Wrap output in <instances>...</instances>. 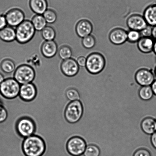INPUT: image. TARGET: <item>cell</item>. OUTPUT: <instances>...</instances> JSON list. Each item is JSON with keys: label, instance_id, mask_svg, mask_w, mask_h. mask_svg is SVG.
Wrapping results in <instances>:
<instances>
[{"label": "cell", "instance_id": "17", "mask_svg": "<svg viewBox=\"0 0 156 156\" xmlns=\"http://www.w3.org/2000/svg\"><path fill=\"white\" fill-rule=\"evenodd\" d=\"M154 42L152 37H142L137 42V46L141 52L147 54L153 51Z\"/></svg>", "mask_w": 156, "mask_h": 156}, {"label": "cell", "instance_id": "12", "mask_svg": "<svg viewBox=\"0 0 156 156\" xmlns=\"http://www.w3.org/2000/svg\"><path fill=\"white\" fill-rule=\"evenodd\" d=\"M37 93L36 86L32 82L21 85L19 96L24 101L30 102L34 100Z\"/></svg>", "mask_w": 156, "mask_h": 156}, {"label": "cell", "instance_id": "33", "mask_svg": "<svg viewBox=\"0 0 156 156\" xmlns=\"http://www.w3.org/2000/svg\"><path fill=\"white\" fill-rule=\"evenodd\" d=\"M8 117L7 108L4 106L0 108V123L5 122Z\"/></svg>", "mask_w": 156, "mask_h": 156}, {"label": "cell", "instance_id": "3", "mask_svg": "<svg viewBox=\"0 0 156 156\" xmlns=\"http://www.w3.org/2000/svg\"><path fill=\"white\" fill-rule=\"evenodd\" d=\"M106 61L100 53H91L87 58L85 68L88 72L92 75L100 74L105 68Z\"/></svg>", "mask_w": 156, "mask_h": 156}, {"label": "cell", "instance_id": "21", "mask_svg": "<svg viewBox=\"0 0 156 156\" xmlns=\"http://www.w3.org/2000/svg\"><path fill=\"white\" fill-rule=\"evenodd\" d=\"M155 119L152 117L145 118L142 121L141 128L145 134L151 135L156 131L155 128Z\"/></svg>", "mask_w": 156, "mask_h": 156}, {"label": "cell", "instance_id": "16", "mask_svg": "<svg viewBox=\"0 0 156 156\" xmlns=\"http://www.w3.org/2000/svg\"><path fill=\"white\" fill-rule=\"evenodd\" d=\"M58 51L57 44L54 40L45 41L41 47L42 55L47 58L54 57L57 54Z\"/></svg>", "mask_w": 156, "mask_h": 156}, {"label": "cell", "instance_id": "43", "mask_svg": "<svg viewBox=\"0 0 156 156\" xmlns=\"http://www.w3.org/2000/svg\"><path fill=\"white\" fill-rule=\"evenodd\" d=\"M155 128L156 131V118H155Z\"/></svg>", "mask_w": 156, "mask_h": 156}, {"label": "cell", "instance_id": "25", "mask_svg": "<svg viewBox=\"0 0 156 156\" xmlns=\"http://www.w3.org/2000/svg\"><path fill=\"white\" fill-rule=\"evenodd\" d=\"M42 36L45 41H53L56 36V31L53 27L46 26L42 30Z\"/></svg>", "mask_w": 156, "mask_h": 156}, {"label": "cell", "instance_id": "20", "mask_svg": "<svg viewBox=\"0 0 156 156\" xmlns=\"http://www.w3.org/2000/svg\"><path fill=\"white\" fill-rule=\"evenodd\" d=\"M16 39V31L13 27H6L0 30V40L3 42H11Z\"/></svg>", "mask_w": 156, "mask_h": 156}, {"label": "cell", "instance_id": "15", "mask_svg": "<svg viewBox=\"0 0 156 156\" xmlns=\"http://www.w3.org/2000/svg\"><path fill=\"white\" fill-rule=\"evenodd\" d=\"M93 29V24L90 21L87 20H82L76 24V31L78 36L83 38L91 35Z\"/></svg>", "mask_w": 156, "mask_h": 156}, {"label": "cell", "instance_id": "28", "mask_svg": "<svg viewBox=\"0 0 156 156\" xmlns=\"http://www.w3.org/2000/svg\"><path fill=\"white\" fill-rule=\"evenodd\" d=\"M58 55L60 58L63 60L69 59L72 56V50L68 46H62L58 50Z\"/></svg>", "mask_w": 156, "mask_h": 156}, {"label": "cell", "instance_id": "27", "mask_svg": "<svg viewBox=\"0 0 156 156\" xmlns=\"http://www.w3.org/2000/svg\"><path fill=\"white\" fill-rule=\"evenodd\" d=\"M101 150L96 145L90 144L87 145L83 155L84 156H99Z\"/></svg>", "mask_w": 156, "mask_h": 156}, {"label": "cell", "instance_id": "7", "mask_svg": "<svg viewBox=\"0 0 156 156\" xmlns=\"http://www.w3.org/2000/svg\"><path fill=\"white\" fill-rule=\"evenodd\" d=\"M36 77L34 69L27 65L20 66L16 69L13 74V78L21 85L33 82Z\"/></svg>", "mask_w": 156, "mask_h": 156}, {"label": "cell", "instance_id": "19", "mask_svg": "<svg viewBox=\"0 0 156 156\" xmlns=\"http://www.w3.org/2000/svg\"><path fill=\"white\" fill-rule=\"evenodd\" d=\"M30 9L36 15H43L48 9L47 0H30Z\"/></svg>", "mask_w": 156, "mask_h": 156}, {"label": "cell", "instance_id": "9", "mask_svg": "<svg viewBox=\"0 0 156 156\" xmlns=\"http://www.w3.org/2000/svg\"><path fill=\"white\" fill-rule=\"evenodd\" d=\"M136 82L141 87L152 85L155 80L154 73L147 68H141L137 70L134 75Z\"/></svg>", "mask_w": 156, "mask_h": 156}, {"label": "cell", "instance_id": "6", "mask_svg": "<svg viewBox=\"0 0 156 156\" xmlns=\"http://www.w3.org/2000/svg\"><path fill=\"white\" fill-rule=\"evenodd\" d=\"M17 132L24 138L34 134L36 125L34 120L28 116H23L18 119L16 125Z\"/></svg>", "mask_w": 156, "mask_h": 156}, {"label": "cell", "instance_id": "40", "mask_svg": "<svg viewBox=\"0 0 156 156\" xmlns=\"http://www.w3.org/2000/svg\"><path fill=\"white\" fill-rule=\"evenodd\" d=\"M5 80L4 76L3 74L0 73V85Z\"/></svg>", "mask_w": 156, "mask_h": 156}, {"label": "cell", "instance_id": "5", "mask_svg": "<svg viewBox=\"0 0 156 156\" xmlns=\"http://www.w3.org/2000/svg\"><path fill=\"white\" fill-rule=\"evenodd\" d=\"M84 112L83 105L80 100L71 101L67 105L65 117L69 123H75L80 120Z\"/></svg>", "mask_w": 156, "mask_h": 156}, {"label": "cell", "instance_id": "10", "mask_svg": "<svg viewBox=\"0 0 156 156\" xmlns=\"http://www.w3.org/2000/svg\"><path fill=\"white\" fill-rule=\"evenodd\" d=\"M60 68L64 76L68 77H73L79 73L80 67L75 59L70 58L62 61Z\"/></svg>", "mask_w": 156, "mask_h": 156}, {"label": "cell", "instance_id": "23", "mask_svg": "<svg viewBox=\"0 0 156 156\" xmlns=\"http://www.w3.org/2000/svg\"><path fill=\"white\" fill-rule=\"evenodd\" d=\"M0 68L3 72L6 74H10L15 71L16 65L15 62L11 59H5L1 62Z\"/></svg>", "mask_w": 156, "mask_h": 156}, {"label": "cell", "instance_id": "18", "mask_svg": "<svg viewBox=\"0 0 156 156\" xmlns=\"http://www.w3.org/2000/svg\"><path fill=\"white\" fill-rule=\"evenodd\" d=\"M144 17L148 25L154 27L156 26V4L147 6L143 13Z\"/></svg>", "mask_w": 156, "mask_h": 156}, {"label": "cell", "instance_id": "26", "mask_svg": "<svg viewBox=\"0 0 156 156\" xmlns=\"http://www.w3.org/2000/svg\"><path fill=\"white\" fill-rule=\"evenodd\" d=\"M67 98L70 101L80 100V95L79 91L74 87H70L66 91Z\"/></svg>", "mask_w": 156, "mask_h": 156}, {"label": "cell", "instance_id": "8", "mask_svg": "<svg viewBox=\"0 0 156 156\" xmlns=\"http://www.w3.org/2000/svg\"><path fill=\"white\" fill-rule=\"evenodd\" d=\"M87 145L83 138L76 136L72 137L67 142V150L71 156H81L83 155Z\"/></svg>", "mask_w": 156, "mask_h": 156}, {"label": "cell", "instance_id": "24", "mask_svg": "<svg viewBox=\"0 0 156 156\" xmlns=\"http://www.w3.org/2000/svg\"><path fill=\"white\" fill-rule=\"evenodd\" d=\"M139 95L140 99L145 101L151 100L154 96L151 86L140 87Z\"/></svg>", "mask_w": 156, "mask_h": 156}, {"label": "cell", "instance_id": "38", "mask_svg": "<svg viewBox=\"0 0 156 156\" xmlns=\"http://www.w3.org/2000/svg\"><path fill=\"white\" fill-rule=\"evenodd\" d=\"M151 88H152L153 92L154 95L156 96V79L153 83L152 85H151Z\"/></svg>", "mask_w": 156, "mask_h": 156}, {"label": "cell", "instance_id": "32", "mask_svg": "<svg viewBox=\"0 0 156 156\" xmlns=\"http://www.w3.org/2000/svg\"><path fill=\"white\" fill-rule=\"evenodd\" d=\"M133 156H152L150 151L144 148L137 150L134 152Z\"/></svg>", "mask_w": 156, "mask_h": 156}, {"label": "cell", "instance_id": "29", "mask_svg": "<svg viewBox=\"0 0 156 156\" xmlns=\"http://www.w3.org/2000/svg\"><path fill=\"white\" fill-rule=\"evenodd\" d=\"M42 15L47 23H54L57 19V14L56 12L52 9H47Z\"/></svg>", "mask_w": 156, "mask_h": 156}, {"label": "cell", "instance_id": "35", "mask_svg": "<svg viewBox=\"0 0 156 156\" xmlns=\"http://www.w3.org/2000/svg\"><path fill=\"white\" fill-rule=\"evenodd\" d=\"M7 25L5 15L0 14V30L7 27Z\"/></svg>", "mask_w": 156, "mask_h": 156}, {"label": "cell", "instance_id": "2", "mask_svg": "<svg viewBox=\"0 0 156 156\" xmlns=\"http://www.w3.org/2000/svg\"><path fill=\"white\" fill-rule=\"evenodd\" d=\"M15 31L17 42L24 44L30 42L33 39L36 30L31 21L24 20L16 27Z\"/></svg>", "mask_w": 156, "mask_h": 156}, {"label": "cell", "instance_id": "13", "mask_svg": "<svg viewBox=\"0 0 156 156\" xmlns=\"http://www.w3.org/2000/svg\"><path fill=\"white\" fill-rule=\"evenodd\" d=\"M126 24L130 30L140 32L148 25L144 16L139 14L129 16L127 20Z\"/></svg>", "mask_w": 156, "mask_h": 156}, {"label": "cell", "instance_id": "14", "mask_svg": "<svg viewBox=\"0 0 156 156\" xmlns=\"http://www.w3.org/2000/svg\"><path fill=\"white\" fill-rule=\"evenodd\" d=\"M128 32L123 29L116 28L112 30L108 37L112 43L115 45H121L127 41Z\"/></svg>", "mask_w": 156, "mask_h": 156}, {"label": "cell", "instance_id": "31", "mask_svg": "<svg viewBox=\"0 0 156 156\" xmlns=\"http://www.w3.org/2000/svg\"><path fill=\"white\" fill-rule=\"evenodd\" d=\"M142 37L140 32L130 30L128 32L127 41L131 43L137 42Z\"/></svg>", "mask_w": 156, "mask_h": 156}, {"label": "cell", "instance_id": "34", "mask_svg": "<svg viewBox=\"0 0 156 156\" xmlns=\"http://www.w3.org/2000/svg\"><path fill=\"white\" fill-rule=\"evenodd\" d=\"M152 27L148 25L146 28L140 31L142 37H152Z\"/></svg>", "mask_w": 156, "mask_h": 156}, {"label": "cell", "instance_id": "4", "mask_svg": "<svg viewBox=\"0 0 156 156\" xmlns=\"http://www.w3.org/2000/svg\"><path fill=\"white\" fill-rule=\"evenodd\" d=\"M20 87L14 78H8L0 85V94L6 99H15L19 96Z\"/></svg>", "mask_w": 156, "mask_h": 156}, {"label": "cell", "instance_id": "41", "mask_svg": "<svg viewBox=\"0 0 156 156\" xmlns=\"http://www.w3.org/2000/svg\"><path fill=\"white\" fill-rule=\"evenodd\" d=\"M153 52L154 54H155L156 56V40L155 41V42H154L153 51Z\"/></svg>", "mask_w": 156, "mask_h": 156}, {"label": "cell", "instance_id": "36", "mask_svg": "<svg viewBox=\"0 0 156 156\" xmlns=\"http://www.w3.org/2000/svg\"><path fill=\"white\" fill-rule=\"evenodd\" d=\"M86 61L87 58L83 56H80L77 58L76 62L79 67H84L85 66Z\"/></svg>", "mask_w": 156, "mask_h": 156}, {"label": "cell", "instance_id": "11", "mask_svg": "<svg viewBox=\"0 0 156 156\" xmlns=\"http://www.w3.org/2000/svg\"><path fill=\"white\" fill-rule=\"evenodd\" d=\"M5 15L8 25L13 27L20 25L25 19L23 12L18 9H11Z\"/></svg>", "mask_w": 156, "mask_h": 156}, {"label": "cell", "instance_id": "30", "mask_svg": "<svg viewBox=\"0 0 156 156\" xmlns=\"http://www.w3.org/2000/svg\"><path fill=\"white\" fill-rule=\"evenodd\" d=\"M82 43L84 48L87 49H90L95 45L96 40L94 37L91 34L83 38Z\"/></svg>", "mask_w": 156, "mask_h": 156}, {"label": "cell", "instance_id": "37", "mask_svg": "<svg viewBox=\"0 0 156 156\" xmlns=\"http://www.w3.org/2000/svg\"><path fill=\"white\" fill-rule=\"evenodd\" d=\"M150 141L153 147L156 150V131L151 135Z\"/></svg>", "mask_w": 156, "mask_h": 156}, {"label": "cell", "instance_id": "44", "mask_svg": "<svg viewBox=\"0 0 156 156\" xmlns=\"http://www.w3.org/2000/svg\"><path fill=\"white\" fill-rule=\"evenodd\" d=\"M93 109H94V108H93ZM91 110H92V109H91Z\"/></svg>", "mask_w": 156, "mask_h": 156}, {"label": "cell", "instance_id": "22", "mask_svg": "<svg viewBox=\"0 0 156 156\" xmlns=\"http://www.w3.org/2000/svg\"><path fill=\"white\" fill-rule=\"evenodd\" d=\"M31 22L36 31H42L47 23L42 15H36L32 18Z\"/></svg>", "mask_w": 156, "mask_h": 156}, {"label": "cell", "instance_id": "1", "mask_svg": "<svg viewBox=\"0 0 156 156\" xmlns=\"http://www.w3.org/2000/svg\"><path fill=\"white\" fill-rule=\"evenodd\" d=\"M46 149L44 139L36 134L24 138L23 141L22 150L25 156H42Z\"/></svg>", "mask_w": 156, "mask_h": 156}, {"label": "cell", "instance_id": "42", "mask_svg": "<svg viewBox=\"0 0 156 156\" xmlns=\"http://www.w3.org/2000/svg\"><path fill=\"white\" fill-rule=\"evenodd\" d=\"M154 75H155V77L156 78V66L155 67V69H154Z\"/></svg>", "mask_w": 156, "mask_h": 156}, {"label": "cell", "instance_id": "39", "mask_svg": "<svg viewBox=\"0 0 156 156\" xmlns=\"http://www.w3.org/2000/svg\"><path fill=\"white\" fill-rule=\"evenodd\" d=\"M152 37L156 40V26L152 27Z\"/></svg>", "mask_w": 156, "mask_h": 156}]
</instances>
